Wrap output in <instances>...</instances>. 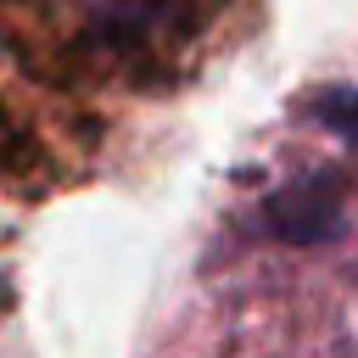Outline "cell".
<instances>
[{
	"mask_svg": "<svg viewBox=\"0 0 358 358\" xmlns=\"http://www.w3.org/2000/svg\"><path fill=\"white\" fill-rule=\"evenodd\" d=\"M218 0H67V28L117 67H145L190 45L213 22Z\"/></svg>",
	"mask_w": 358,
	"mask_h": 358,
	"instance_id": "cell-1",
	"label": "cell"
}]
</instances>
